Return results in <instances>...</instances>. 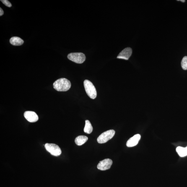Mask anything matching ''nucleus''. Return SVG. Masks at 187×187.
Instances as JSON below:
<instances>
[{"instance_id":"nucleus-3","label":"nucleus","mask_w":187,"mask_h":187,"mask_svg":"<svg viewBox=\"0 0 187 187\" xmlns=\"http://www.w3.org/2000/svg\"><path fill=\"white\" fill-rule=\"evenodd\" d=\"M115 134L114 130H110L102 133L97 139V142L99 144H103L106 142L113 137Z\"/></svg>"},{"instance_id":"nucleus-14","label":"nucleus","mask_w":187,"mask_h":187,"mask_svg":"<svg viewBox=\"0 0 187 187\" xmlns=\"http://www.w3.org/2000/svg\"><path fill=\"white\" fill-rule=\"evenodd\" d=\"M182 68L184 70H187V56L184 57L181 61Z\"/></svg>"},{"instance_id":"nucleus-5","label":"nucleus","mask_w":187,"mask_h":187,"mask_svg":"<svg viewBox=\"0 0 187 187\" xmlns=\"http://www.w3.org/2000/svg\"><path fill=\"white\" fill-rule=\"evenodd\" d=\"M45 148L48 152L55 156H58L61 154V148L56 144L47 143L45 144Z\"/></svg>"},{"instance_id":"nucleus-2","label":"nucleus","mask_w":187,"mask_h":187,"mask_svg":"<svg viewBox=\"0 0 187 187\" xmlns=\"http://www.w3.org/2000/svg\"><path fill=\"white\" fill-rule=\"evenodd\" d=\"M84 84L87 95L90 98L95 99L97 96V92L93 84L88 80H85L84 81Z\"/></svg>"},{"instance_id":"nucleus-16","label":"nucleus","mask_w":187,"mask_h":187,"mask_svg":"<svg viewBox=\"0 0 187 187\" xmlns=\"http://www.w3.org/2000/svg\"><path fill=\"white\" fill-rule=\"evenodd\" d=\"M4 14V11H3V10L1 8H0V16L1 17V16H2L3 14Z\"/></svg>"},{"instance_id":"nucleus-9","label":"nucleus","mask_w":187,"mask_h":187,"mask_svg":"<svg viewBox=\"0 0 187 187\" xmlns=\"http://www.w3.org/2000/svg\"><path fill=\"white\" fill-rule=\"evenodd\" d=\"M141 136L139 134L135 135L132 137L130 138L126 142V145L128 147H134L138 144L140 140Z\"/></svg>"},{"instance_id":"nucleus-7","label":"nucleus","mask_w":187,"mask_h":187,"mask_svg":"<svg viewBox=\"0 0 187 187\" xmlns=\"http://www.w3.org/2000/svg\"><path fill=\"white\" fill-rule=\"evenodd\" d=\"M24 116L26 119L30 122H35L39 120L38 115L35 112L33 111L25 112L24 113Z\"/></svg>"},{"instance_id":"nucleus-8","label":"nucleus","mask_w":187,"mask_h":187,"mask_svg":"<svg viewBox=\"0 0 187 187\" xmlns=\"http://www.w3.org/2000/svg\"><path fill=\"white\" fill-rule=\"evenodd\" d=\"M132 54V49L130 48H127L124 49L122 51L120 52L117 58L128 60Z\"/></svg>"},{"instance_id":"nucleus-18","label":"nucleus","mask_w":187,"mask_h":187,"mask_svg":"<svg viewBox=\"0 0 187 187\" xmlns=\"http://www.w3.org/2000/svg\"><path fill=\"white\" fill-rule=\"evenodd\" d=\"M186 149L187 151V147H186Z\"/></svg>"},{"instance_id":"nucleus-4","label":"nucleus","mask_w":187,"mask_h":187,"mask_svg":"<svg viewBox=\"0 0 187 187\" xmlns=\"http://www.w3.org/2000/svg\"><path fill=\"white\" fill-rule=\"evenodd\" d=\"M67 58L70 61L79 64H81L85 61L86 56L81 53H71L68 54Z\"/></svg>"},{"instance_id":"nucleus-13","label":"nucleus","mask_w":187,"mask_h":187,"mask_svg":"<svg viewBox=\"0 0 187 187\" xmlns=\"http://www.w3.org/2000/svg\"><path fill=\"white\" fill-rule=\"evenodd\" d=\"M176 152L180 156L184 157L187 155V151L186 148L178 147L176 148Z\"/></svg>"},{"instance_id":"nucleus-12","label":"nucleus","mask_w":187,"mask_h":187,"mask_svg":"<svg viewBox=\"0 0 187 187\" xmlns=\"http://www.w3.org/2000/svg\"><path fill=\"white\" fill-rule=\"evenodd\" d=\"M93 130L91 124L88 120H86L85 125L84 128V132L87 134H90Z\"/></svg>"},{"instance_id":"nucleus-17","label":"nucleus","mask_w":187,"mask_h":187,"mask_svg":"<svg viewBox=\"0 0 187 187\" xmlns=\"http://www.w3.org/2000/svg\"><path fill=\"white\" fill-rule=\"evenodd\" d=\"M180 1H181L182 2H185V0H184V1H182V0H180Z\"/></svg>"},{"instance_id":"nucleus-6","label":"nucleus","mask_w":187,"mask_h":187,"mask_svg":"<svg viewBox=\"0 0 187 187\" xmlns=\"http://www.w3.org/2000/svg\"><path fill=\"white\" fill-rule=\"evenodd\" d=\"M113 162L111 159L108 158L101 161L97 165V168L99 170H108L111 167Z\"/></svg>"},{"instance_id":"nucleus-10","label":"nucleus","mask_w":187,"mask_h":187,"mask_svg":"<svg viewBox=\"0 0 187 187\" xmlns=\"http://www.w3.org/2000/svg\"><path fill=\"white\" fill-rule=\"evenodd\" d=\"M11 44L14 46H20L24 43V41L19 37H11L9 40Z\"/></svg>"},{"instance_id":"nucleus-15","label":"nucleus","mask_w":187,"mask_h":187,"mask_svg":"<svg viewBox=\"0 0 187 187\" xmlns=\"http://www.w3.org/2000/svg\"><path fill=\"white\" fill-rule=\"evenodd\" d=\"M1 1L3 4H4L6 6H7V7H12V5L9 1H7V0H1Z\"/></svg>"},{"instance_id":"nucleus-11","label":"nucleus","mask_w":187,"mask_h":187,"mask_svg":"<svg viewBox=\"0 0 187 187\" xmlns=\"http://www.w3.org/2000/svg\"><path fill=\"white\" fill-rule=\"evenodd\" d=\"M88 140L87 136H78L75 139V142L78 146H80L83 144Z\"/></svg>"},{"instance_id":"nucleus-1","label":"nucleus","mask_w":187,"mask_h":187,"mask_svg":"<svg viewBox=\"0 0 187 187\" xmlns=\"http://www.w3.org/2000/svg\"><path fill=\"white\" fill-rule=\"evenodd\" d=\"M54 89L59 92H66L71 88V84L69 80L65 78H61L57 80L53 83Z\"/></svg>"}]
</instances>
